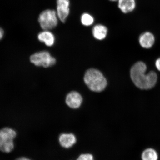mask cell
Here are the masks:
<instances>
[{"label": "cell", "mask_w": 160, "mask_h": 160, "mask_svg": "<svg viewBox=\"0 0 160 160\" xmlns=\"http://www.w3.org/2000/svg\"><path fill=\"white\" fill-rule=\"evenodd\" d=\"M58 19L57 12L53 10L47 9L40 14L38 21L42 29L49 30L57 27Z\"/></svg>", "instance_id": "cell-4"}, {"label": "cell", "mask_w": 160, "mask_h": 160, "mask_svg": "<svg viewBox=\"0 0 160 160\" xmlns=\"http://www.w3.org/2000/svg\"><path fill=\"white\" fill-rule=\"evenodd\" d=\"M155 65L157 69L160 71V58L157 60Z\"/></svg>", "instance_id": "cell-16"}, {"label": "cell", "mask_w": 160, "mask_h": 160, "mask_svg": "<svg viewBox=\"0 0 160 160\" xmlns=\"http://www.w3.org/2000/svg\"><path fill=\"white\" fill-rule=\"evenodd\" d=\"M31 63L38 67L48 68L54 65L56 60L48 52L42 51L33 54L30 57Z\"/></svg>", "instance_id": "cell-5"}, {"label": "cell", "mask_w": 160, "mask_h": 160, "mask_svg": "<svg viewBox=\"0 0 160 160\" xmlns=\"http://www.w3.org/2000/svg\"><path fill=\"white\" fill-rule=\"evenodd\" d=\"M94 19L92 16L88 13H85L82 15L81 22L82 25L85 26L91 25L94 22Z\"/></svg>", "instance_id": "cell-14"}, {"label": "cell", "mask_w": 160, "mask_h": 160, "mask_svg": "<svg viewBox=\"0 0 160 160\" xmlns=\"http://www.w3.org/2000/svg\"><path fill=\"white\" fill-rule=\"evenodd\" d=\"M69 0H57V13L58 19L65 22L70 13Z\"/></svg>", "instance_id": "cell-6"}, {"label": "cell", "mask_w": 160, "mask_h": 160, "mask_svg": "<svg viewBox=\"0 0 160 160\" xmlns=\"http://www.w3.org/2000/svg\"><path fill=\"white\" fill-rule=\"evenodd\" d=\"M108 32L107 28L103 25L98 24L94 26L92 29L93 35L96 39L102 40L105 39Z\"/></svg>", "instance_id": "cell-12"}, {"label": "cell", "mask_w": 160, "mask_h": 160, "mask_svg": "<svg viewBox=\"0 0 160 160\" xmlns=\"http://www.w3.org/2000/svg\"><path fill=\"white\" fill-rule=\"evenodd\" d=\"M16 160H31L30 159L28 158L25 157H21L17 159Z\"/></svg>", "instance_id": "cell-18"}, {"label": "cell", "mask_w": 160, "mask_h": 160, "mask_svg": "<svg viewBox=\"0 0 160 160\" xmlns=\"http://www.w3.org/2000/svg\"><path fill=\"white\" fill-rule=\"evenodd\" d=\"M147 67L144 63L138 62L132 67L130 75L136 87L141 89L148 90L154 87L157 81L155 72L150 71L146 74Z\"/></svg>", "instance_id": "cell-1"}, {"label": "cell", "mask_w": 160, "mask_h": 160, "mask_svg": "<svg viewBox=\"0 0 160 160\" xmlns=\"http://www.w3.org/2000/svg\"><path fill=\"white\" fill-rule=\"evenodd\" d=\"M39 41L45 44L48 47H52L55 42L54 35L49 30H44L38 36Z\"/></svg>", "instance_id": "cell-9"}, {"label": "cell", "mask_w": 160, "mask_h": 160, "mask_svg": "<svg viewBox=\"0 0 160 160\" xmlns=\"http://www.w3.org/2000/svg\"><path fill=\"white\" fill-rule=\"evenodd\" d=\"M60 144L65 148H69L77 142V138L72 133H62L59 137Z\"/></svg>", "instance_id": "cell-8"}, {"label": "cell", "mask_w": 160, "mask_h": 160, "mask_svg": "<svg viewBox=\"0 0 160 160\" xmlns=\"http://www.w3.org/2000/svg\"><path fill=\"white\" fill-rule=\"evenodd\" d=\"M77 160H94L92 155L89 153L82 154Z\"/></svg>", "instance_id": "cell-15"}, {"label": "cell", "mask_w": 160, "mask_h": 160, "mask_svg": "<svg viewBox=\"0 0 160 160\" xmlns=\"http://www.w3.org/2000/svg\"><path fill=\"white\" fill-rule=\"evenodd\" d=\"M84 80L90 90L97 92L103 91L107 85V80L102 73L94 69L88 70L84 77Z\"/></svg>", "instance_id": "cell-2"}, {"label": "cell", "mask_w": 160, "mask_h": 160, "mask_svg": "<svg viewBox=\"0 0 160 160\" xmlns=\"http://www.w3.org/2000/svg\"><path fill=\"white\" fill-rule=\"evenodd\" d=\"M118 7L124 13L131 12L135 8V0H118Z\"/></svg>", "instance_id": "cell-10"}, {"label": "cell", "mask_w": 160, "mask_h": 160, "mask_svg": "<svg viewBox=\"0 0 160 160\" xmlns=\"http://www.w3.org/2000/svg\"><path fill=\"white\" fill-rule=\"evenodd\" d=\"M109 1L112 2H115L118 1V0H109Z\"/></svg>", "instance_id": "cell-19"}, {"label": "cell", "mask_w": 160, "mask_h": 160, "mask_svg": "<svg viewBox=\"0 0 160 160\" xmlns=\"http://www.w3.org/2000/svg\"><path fill=\"white\" fill-rule=\"evenodd\" d=\"M158 154L157 152L152 149H147L143 152L142 155V160H157Z\"/></svg>", "instance_id": "cell-13"}, {"label": "cell", "mask_w": 160, "mask_h": 160, "mask_svg": "<svg viewBox=\"0 0 160 160\" xmlns=\"http://www.w3.org/2000/svg\"><path fill=\"white\" fill-rule=\"evenodd\" d=\"M155 42L154 36L149 32H147L141 35L139 37L140 45L145 48L148 49L152 47Z\"/></svg>", "instance_id": "cell-11"}, {"label": "cell", "mask_w": 160, "mask_h": 160, "mask_svg": "<svg viewBox=\"0 0 160 160\" xmlns=\"http://www.w3.org/2000/svg\"><path fill=\"white\" fill-rule=\"evenodd\" d=\"M82 98L77 92H71L68 94L66 98V102L69 107L73 109L78 108L82 102Z\"/></svg>", "instance_id": "cell-7"}, {"label": "cell", "mask_w": 160, "mask_h": 160, "mask_svg": "<svg viewBox=\"0 0 160 160\" xmlns=\"http://www.w3.org/2000/svg\"><path fill=\"white\" fill-rule=\"evenodd\" d=\"M17 135L16 132L9 128H5L0 130V151L9 153L14 148L13 140Z\"/></svg>", "instance_id": "cell-3"}, {"label": "cell", "mask_w": 160, "mask_h": 160, "mask_svg": "<svg viewBox=\"0 0 160 160\" xmlns=\"http://www.w3.org/2000/svg\"><path fill=\"white\" fill-rule=\"evenodd\" d=\"M4 35V32L2 29L0 28V40L2 38Z\"/></svg>", "instance_id": "cell-17"}]
</instances>
